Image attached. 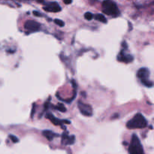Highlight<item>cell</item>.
<instances>
[{"instance_id":"3","label":"cell","mask_w":154,"mask_h":154,"mask_svg":"<svg viewBox=\"0 0 154 154\" xmlns=\"http://www.w3.org/2000/svg\"><path fill=\"white\" fill-rule=\"evenodd\" d=\"M128 153L129 154H144L142 144L135 134L132 135L131 144L128 147Z\"/></svg>"},{"instance_id":"8","label":"cell","mask_w":154,"mask_h":154,"mask_svg":"<svg viewBox=\"0 0 154 154\" xmlns=\"http://www.w3.org/2000/svg\"><path fill=\"white\" fill-rule=\"evenodd\" d=\"M43 9L48 12H59L61 11V7L57 2H50L45 6Z\"/></svg>"},{"instance_id":"15","label":"cell","mask_w":154,"mask_h":154,"mask_svg":"<svg viewBox=\"0 0 154 154\" xmlns=\"http://www.w3.org/2000/svg\"><path fill=\"white\" fill-rule=\"evenodd\" d=\"M54 23H56L57 25H58L59 26H61V27L64 26V25H65V23L63 20H59V19H55L54 20Z\"/></svg>"},{"instance_id":"11","label":"cell","mask_w":154,"mask_h":154,"mask_svg":"<svg viewBox=\"0 0 154 154\" xmlns=\"http://www.w3.org/2000/svg\"><path fill=\"white\" fill-rule=\"evenodd\" d=\"M42 134H43V135H44V136H45L47 140H49V141H52V140L54 138V137H56V136H57V135H58L57 134L54 133L53 132L49 131V130H45V131H43Z\"/></svg>"},{"instance_id":"14","label":"cell","mask_w":154,"mask_h":154,"mask_svg":"<svg viewBox=\"0 0 154 154\" xmlns=\"http://www.w3.org/2000/svg\"><path fill=\"white\" fill-rule=\"evenodd\" d=\"M84 18L87 20H91L92 18H93V14L90 13V12H87V13H85L84 14Z\"/></svg>"},{"instance_id":"12","label":"cell","mask_w":154,"mask_h":154,"mask_svg":"<svg viewBox=\"0 0 154 154\" xmlns=\"http://www.w3.org/2000/svg\"><path fill=\"white\" fill-rule=\"evenodd\" d=\"M93 17L95 18V19L98 21H100L102 23H107V19L106 17H104V15L102 14H97L96 15L93 16Z\"/></svg>"},{"instance_id":"9","label":"cell","mask_w":154,"mask_h":154,"mask_svg":"<svg viewBox=\"0 0 154 154\" xmlns=\"http://www.w3.org/2000/svg\"><path fill=\"white\" fill-rule=\"evenodd\" d=\"M46 116H47V118L50 120L55 126H62V125H63V123H68V124L71 123V122L69 121V120L57 119V117H55V116L52 114H48Z\"/></svg>"},{"instance_id":"13","label":"cell","mask_w":154,"mask_h":154,"mask_svg":"<svg viewBox=\"0 0 154 154\" xmlns=\"http://www.w3.org/2000/svg\"><path fill=\"white\" fill-rule=\"evenodd\" d=\"M55 109H57V110H58L59 111H60V112H65L66 111V108H65V107L63 105V104H58V105L57 106H55Z\"/></svg>"},{"instance_id":"18","label":"cell","mask_w":154,"mask_h":154,"mask_svg":"<svg viewBox=\"0 0 154 154\" xmlns=\"http://www.w3.org/2000/svg\"><path fill=\"white\" fill-rule=\"evenodd\" d=\"M64 2L66 4V5H69V4H71V2H72V0H63Z\"/></svg>"},{"instance_id":"7","label":"cell","mask_w":154,"mask_h":154,"mask_svg":"<svg viewBox=\"0 0 154 154\" xmlns=\"http://www.w3.org/2000/svg\"><path fill=\"white\" fill-rule=\"evenodd\" d=\"M117 60L122 63H128L133 61V57L130 54H127L125 53V51H121L119 56H117Z\"/></svg>"},{"instance_id":"2","label":"cell","mask_w":154,"mask_h":154,"mask_svg":"<svg viewBox=\"0 0 154 154\" xmlns=\"http://www.w3.org/2000/svg\"><path fill=\"white\" fill-rule=\"evenodd\" d=\"M102 11L107 15L116 17L119 15V10L112 0H104L102 2Z\"/></svg>"},{"instance_id":"1","label":"cell","mask_w":154,"mask_h":154,"mask_svg":"<svg viewBox=\"0 0 154 154\" xmlns=\"http://www.w3.org/2000/svg\"><path fill=\"white\" fill-rule=\"evenodd\" d=\"M147 126V122L144 116L141 114H137L134 117L129 120L126 127L129 129H135V128H143Z\"/></svg>"},{"instance_id":"6","label":"cell","mask_w":154,"mask_h":154,"mask_svg":"<svg viewBox=\"0 0 154 154\" xmlns=\"http://www.w3.org/2000/svg\"><path fill=\"white\" fill-rule=\"evenodd\" d=\"M40 26L41 25L35 20H27L25 23V25H24V27H25V29L27 30L29 32H37L40 29Z\"/></svg>"},{"instance_id":"10","label":"cell","mask_w":154,"mask_h":154,"mask_svg":"<svg viewBox=\"0 0 154 154\" xmlns=\"http://www.w3.org/2000/svg\"><path fill=\"white\" fill-rule=\"evenodd\" d=\"M75 138L74 135L70 136V135H67L66 133H63V138H62V143L65 145H71L75 143Z\"/></svg>"},{"instance_id":"4","label":"cell","mask_w":154,"mask_h":154,"mask_svg":"<svg viewBox=\"0 0 154 154\" xmlns=\"http://www.w3.org/2000/svg\"><path fill=\"white\" fill-rule=\"evenodd\" d=\"M150 70L147 68H141L138 71V77L141 80L142 84L147 87H153V82L149 80L150 77Z\"/></svg>"},{"instance_id":"16","label":"cell","mask_w":154,"mask_h":154,"mask_svg":"<svg viewBox=\"0 0 154 154\" xmlns=\"http://www.w3.org/2000/svg\"><path fill=\"white\" fill-rule=\"evenodd\" d=\"M9 138H10V139L12 141H13L14 143H17V142H18V141H19V139H18L16 136H14V135H9Z\"/></svg>"},{"instance_id":"5","label":"cell","mask_w":154,"mask_h":154,"mask_svg":"<svg viewBox=\"0 0 154 154\" xmlns=\"http://www.w3.org/2000/svg\"><path fill=\"white\" fill-rule=\"evenodd\" d=\"M77 107L81 114L86 116H91L92 115V109L90 104H84L82 102L79 101L77 103Z\"/></svg>"},{"instance_id":"17","label":"cell","mask_w":154,"mask_h":154,"mask_svg":"<svg viewBox=\"0 0 154 154\" xmlns=\"http://www.w3.org/2000/svg\"><path fill=\"white\" fill-rule=\"evenodd\" d=\"M33 14H34V15H35V16H37V17H40V16H41V14H40L39 12H38V11H33Z\"/></svg>"}]
</instances>
